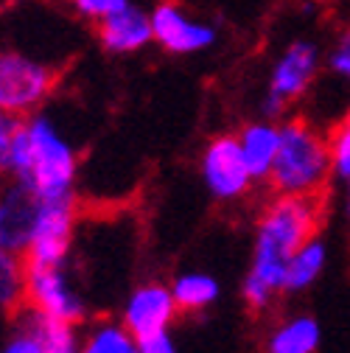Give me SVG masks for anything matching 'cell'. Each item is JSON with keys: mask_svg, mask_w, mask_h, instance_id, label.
I'll return each mask as SVG.
<instances>
[{"mask_svg": "<svg viewBox=\"0 0 350 353\" xmlns=\"http://www.w3.org/2000/svg\"><path fill=\"white\" fill-rule=\"evenodd\" d=\"M171 292H174V300H177L183 314H196L218 300L222 286L207 272H183L171 281Z\"/></svg>", "mask_w": 350, "mask_h": 353, "instance_id": "17", "label": "cell"}, {"mask_svg": "<svg viewBox=\"0 0 350 353\" xmlns=\"http://www.w3.org/2000/svg\"><path fill=\"white\" fill-rule=\"evenodd\" d=\"M238 143L244 152V160L252 171L255 183H267L278 149H280V121H269V118H255L249 123L241 126L238 132Z\"/></svg>", "mask_w": 350, "mask_h": 353, "instance_id": "14", "label": "cell"}, {"mask_svg": "<svg viewBox=\"0 0 350 353\" xmlns=\"http://www.w3.org/2000/svg\"><path fill=\"white\" fill-rule=\"evenodd\" d=\"M325 267H328V244L320 236H314V239L305 241L289 261L286 283H283L286 294H300L305 289H311L320 281V275L325 272Z\"/></svg>", "mask_w": 350, "mask_h": 353, "instance_id": "16", "label": "cell"}, {"mask_svg": "<svg viewBox=\"0 0 350 353\" xmlns=\"http://www.w3.org/2000/svg\"><path fill=\"white\" fill-rule=\"evenodd\" d=\"M17 126H20V118H14L9 112H0V180L9 176V154H12Z\"/></svg>", "mask_w": 350, "mask_h": 353, "instance_id": "23", "label": "cell"}, {"mask_svg": "<svg viewBox=\"0 0 350 353\" xmlns=\"http://www.w3.org/2000/svg\"><path fill=\"white\" fill-rule=\"evenodd\" d=\"M9 180L20 183L39 199L76 194L79 152L51 115L34 112L20 121L9 154Z\"/></svg>", "mask_w": 350, "mask_h": 353, "instance_id": "2", "label": "cell"}, {"mask_svg": "<svg viewBox=\"0 0 350 353\" xmlns=\"http://www.w3.org/2000/svg\"><path fill=\"white\" fill-rule=\"evenodd\" d=\"M199 168L202 183L216 202H238L255 185L238 135H216L213 141H207Z\"/></svg>", "mask_w": 350, "mask_h": 353, "instance_id": "8", "label": "cell"}, {"mask_svg": "<svg viewBox=\"0 0 350 353\" xmlns=\"http://www.w3.org/2000/svg\"><path fill=\"white\" fill-rule=\"evenodd\" d=\"M23 305L34 308L39 314H48L65 323L81 325L87 317V305L81 294L70 286L65 267H39V263H25V289Z\"/></svg>", "mask_w": 350, "mask_h": 353, "instance_id": "9", "label": "cell"}, {"mask_svg": "<svg viewBox=\"0 0 350 353\" xmlns=\"http://www.w3.org/2000/svg\"><path fill=\"white\" fill-rule=\"evenodd\" d=\"M132 0H70V9L79 20L90 23V26H99L101 20L112 17L115 12H121L123 6H129Z\"/></svg>", "mask_w": 350, "mask_h": 353, "instance_id": "22", "label": "cell"}, {"mask_svg": "<svg viewBox=\"0 0 350 353\" xmlns=\"http://www.w3.org/2000/svg\"><path fill=\"white\" fill-rule=\"evenodd\" d=\"M141 353H177V345H174V339L168 334H157V336L141 342Z\"/></svg>", "mask_w": 350, "mask_h": 353, "instance_id": "24", "label": "cell"}, {"mask_svg": "<svg viewBox=\"0 0 350 353\" xmlns=\"http://www.w3.org/2000/svg\"><path fill=\"white\" fill-rule=\"evenodd\" d=\"M25 289V258L20 252L0 247V308L17 312Z\"/></svg>", "mask_w": 350, "mask_h": 353, "instance_id": "19", "label": "cell"}, {"mask_svg": "<svg viewBox=\"0 0 350 353\" xmlns=\"http://www.w3.org/2000/svg\"><path fill=\"white\" fill-rule=\"evenodd\" d=\"M79 353H141V342L121 320H99L81 336Z\"/></svg>", "mask_w": 350, "mask_h": 353, "instance_id": "18", "label": "cell"}, {"mask_svg": "<svg viewBox=\"0 0 350 353\" xmlns=\"http://www.w3.org/2000/svg\"><path fill=\"white\" fill-rule=\"evenodd\" d=\"M331 176V141L322 135V129L305 118H283L280 149L267 180L269 191L291 196H322Z\"/></svg>", "mask_w": 350, "mask_h": 353, "instance_id": "3", "label": "cell"}, {"mask_svg": "<svg viewBox=\"0 0 350 353\" xmlns=\"http://www.w3.org/2000/svg\"><path fill=\"white\" fill-rule=\"evenodd\" d=\"M180 314L183 312H180L177 300H174L171 283L146 281L129 292V297L121 308V323L132 331V336L138 342H143L157 334H168V328L174 325V320Z\"/></svg>", "mask_w": 350, "mask_h": 353, "instance_id": "10", "label": "cell"}, {"mask_svg": "<svg viewBox=\"0 0 350 353\" xmlns=\"http://www.w3.org/2000/svg\"><path fill=\"white\" fill-rule=\"evenodd\" d=\"M76 219H79V199H39V213L28 250L23 252L25 263H39V267H65L73 239H76Z\"/></svg>", "mask_w": 350, "mask_h": 353, "instance_id": "6", "label": "cell"}, {"mask_svg": "<svg viewBox=\"0 0 350 353\" xmlns=\"http://www.w3.org/2000/svg\"><path fill=\"white\" fill-rule=\"evenodd\" d=\"M152 37L154 46L171 57H194L210 51L218 39V28L202 20L180 0H160L152 9Z\"/></svg>", "mask_w": 350, "mask_h": 353, "instance_id": "7", "label": "cell"}, {"mask_svg": "<svg viewBox=\"0 0 350 353\" xmlns=\"http://www.w3.org/2000/svg\"><path fill=\"white\" fill-rule=\"evenodd\" d=\"M96 37L99 46L112 54V57H129L138 54L149 46H154L152 37V12L143 6L129 3L121 12H115L112 17L101 20L96 26Z\"/></svg>", "mask_w": 350, "mask_h": 353, "instance_id": "12", "label": "cell"}, {"mask_svg": "<svg viewBox=\"0 0 350 353\" xmlns=\"http://www.w3.org/2000/svg\"><path fill=\"white\" fill-rule=\"evenodd\" d=\"M325 70L339 84L350 87V23H344L339 28V34L331 42V48L325 51Z\"/></svg>", "mask_w": 350, "mask_h": 353, "instance_id": "20", "label": "cell"}, {"mask_svg": "<svg viewBox=\"0 0 350 353\" xmlns=\"http://www.w3.org/2000/svg\"><path fill=\"white\" fill-rule=\"evenodd\" d=\"M39 213V196H34L20 183L0 191V247L12 252H25L34 236Z\"/></svg>", "mask_w": 350, "mask_h": 353, "instance_id": "13", "label": "cell"}, {"mask_svg": "<svg viewBox=\"0 0 350 353\" xmlns=\"http://www.w3.org/2000/svg\"><path fill=\"white\" fill-rule=\"evenodd\" d=\"M331 141V163H333V176L336 180H347L350 176V110L342 118V123L333 129Z\"/></svg>", "mask_w": 350, "mask_h": 353, "instance_id": "21", "label": "cell"}, {"mask_svg": "<svg viewBox=\"0 0 350 353\" xmlns=\"http://www.w3.org/2000/svg\"><path fill=\"white\" fill-rule=\"evenodd\" d=\"M56 90V70L25 51L0 48V112L28 118Z\"/></svg>", "mask_w": 350, "mask_h": 353, "instance_id": "5", "label": "cell"}, {"mask_svg": "<svg viewBox=\"0 0 350 353\" xmlns=\"http://www.w3.org/2000/svg\"><path fill=\"white\" fill-rule=\"evenodd\" d=\"M320 339L322 328L311 314H294L269 331L264 353H317Z\"/></svg>", "mask_w": 350, "mask_h": 353, "instance_id": "15", "label": "cell"}, {"mask_svg": "<svg viewBox=\"0 0 350 353\" xmlns=\"http://www.w3.org/2000/svg\"><path fill=\"white\" fill-rule=\"evenodd\" d=\"M322 196L275 194L255 225L252 261L241 281V297L249 312L264 314L272 303L286 294V270L291 255L322 228Z\"/></svg>", "mask_w": 350, "mask_h": 353, "instance_id": "1", "label": "cell"}, {"mask_svg": "<svg viewBox=\"0 0 350 353\" xmlns=\"http://www.w3.org/2000/svg\"><path fill=\"white\" fill-rule=\"evenodd\" d=\"M320 3L325 6V3H344V0H320Z\"/></svg>", "mask_w": 350, "mask_h": 353, "instance_id": "26", "label": "cell"}, {"mask_svg": "<svg viewBox=\"0 0 350 353\" xmlns=\"http://www.w3.org/2000/svg\"><path fill=\"white\" fill-rule=\"evenodd\" d=\"M81 334L76 323L39 314L28 305L17 312V334L0 353H79Z\"/></svg>", "mask_w": 350, "mask_h": 353, "instance_id": "11", "label": "cell"}, {"mask_svg": "<svg viewBox=\"0 0 350 353\" xmlns=\"http://www.w3.org/2000/svg\"><path fill=\"white\" fill-rule=\"evenodd\" d=\"M325 68V54L309 37H297L280 48L275 62L269 65L267 76V90L260 99V118L283 121L289 107L302 101L317 84L320 73Z\"/></svg>", "mask_w": 350, "mask_h": 353, "instance_id": "4", "label": "cell"}, {"mask_svg": "<svg viewBox=\"0 0 350 353\" xmlns=\"http://www.w3.org/2000/svg\"><path fill=\"white\" fill-rule=\"evenodd\" d=\"M344 213H347V219H350V176L344 180Z\"/></svg>", "mask_w": 350, "mask_h": 353, "instance_id": "25", "label": "cell"}]
</instances>
